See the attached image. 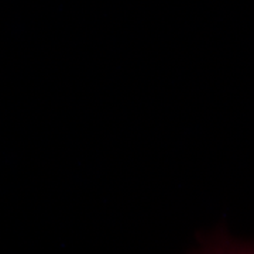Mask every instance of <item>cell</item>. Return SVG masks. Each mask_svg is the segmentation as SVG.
<instances>
[{"mask_svg": "<svg viewBox=\"0 0 254 254\" xmlns=\"http://www.w3.org/2000/svg\"><path fill=\"white\" fill-rule=\"evenodd\" d=\"M190 249L195 253L203 254H254V236L216 225L199 230Z\"/></svg>", "mask_w": 254, "mask_h": 254, "instance_id": "cell-1", "label": "cell"}]
</instances>
